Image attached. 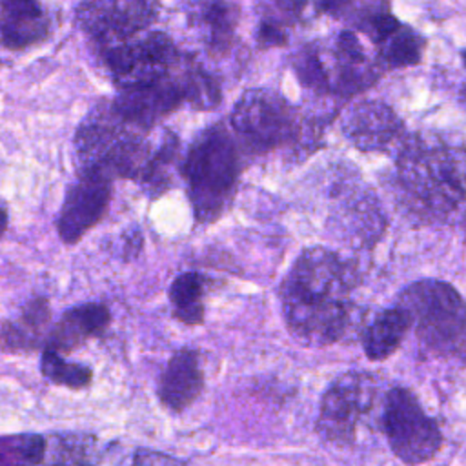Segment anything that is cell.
<instances>
[{
  "mask_svg": "<svg viewBox=\"0 0 466 466\" xmlns=\"http://www.w3.org/2000/svg\"><path fill=\"white\" fill-rule=\"evenodd\" d=\"M357 282V271L348 258L322 246L302 249L279 289L289 333L304 346L339 342L351 320Z\"/></svg>",
  "mask_w": 466,
  "mask_h": 466,
  "instance_id": "obj_1",
  "label": "cell"
},
{
  "mask_svg": "<svg viewBox=\"0 0 466 466\" xmlns=\"http://www.w3.org/2000/svg\"><path fill=\"white\" fill-rule=\"evenodd\" d=\"M395 182L413 215L446 220L466 204V147L435 135H411L400 142Z\"/></svg>",
  "mask_w": 466,
  "mask_h": 466,
  "instance_id": "obj_2",
  "label": "cell"
},
{
  "mask_svg": "<svg viewBox=\"0 0 466 466\" xmlns=\"http://www.w3.org/2000/svg\"><path fill=\"white\" fill-rule=\"evenodd\" d=\"M147 131L120 116L113 102L96 106L75 135L80 171H98L111 178H129L142 186L160 142L153 144L147 138Z\"/></svg>",
  "mask_w": 466,
  "mask_h": 466,
  "instance_id": "obj_3",
  "label": "cell"
},
{
  "mask_svg": "<svg viewBox=\"0 0 466 466\" xmlns=\"http://www.w3.org/2000/svg\"><path fill=\"white\" fill-rule=\"evenodd\" d=\"M180 169L195 220H218L235 197L240 175V155L233 137L222 126L204 129L189 146Z\"/></svg>",
  "mask_w": 466,
  "mask_h": 466,
  "instance_id": "obj_4",
  "label": "cell"
},
{
  "mask_svg": "<svg viewBox=\"0 0 466 466\" xmlns=\"http://www.w3.org/2000/svg\"><path fill=\"white\" fill-rule=\"evenodd\" d=\"M419 344L439 359H466V300L448 282L422 279L406 286L399 297Z\"/></svg>",
  "mask_w": 466,
  "mask_h": 466,
  "instance_id": "obj_5",
  "label": "cell"
},
{
  "mask_svg": "<svg viewBox=\"0 0 466 466\" xmlns=\"http://www.w3.org/2000/svg\"><path fill=\"white\" fill-rule=\"evenodd\" d=\"M293 67L306 87L339 96L366 89L380 75L379 64L368 56L351 29L340 31L331 42L306 46L297 53Z\"/></svg>",
  "mask_w": 466,
  "mask_h": 466,
  "instance_id": "obj_6",
  "label": "cell"
},
{
  "mask_svg": "<svg viewBox=\"0 0 466 466\" xmlns=\"http://www.w3.org/2000/svg\"><path fill=\"white\" fill-rule=\"evenodd\" d=\"M382 431L393 455L408 464L419 466L431 461L441 446L442 433L419 399L402 386H393L382 399Z\"/></svg>",
  "mask_w": 466,
  "mask_h": 466,
  "instance_id": "obj_7",
  "label": "cell"
},
{
  "mask_svg": "<svg viewBox=\"0 0 466 466\" xmlns=\"http://www.w3.org/2000/svg\"><path fill=\"white\" fill-rule=\"evenodd\" d=\"M379 400L377 379L364 371L339 375L322 393L317 417L319 435L335 446H350Z\"/></svg>",
  "mask_w": 466,
  "mask_h": 466,
  "instance_id": "obj_8",
  "label": "cell"
},
{
  "mask_svg": "<svg viewBox=\"0 0 466 466\" xmlns=\"http://www.w3.org/2000/svg\"><path fill=\"white\" fill-rule=\"evenodd\" d=\"M231 127L255 153L291 144L300 135L295 109L269 89L246 91L231 113Z\"/></svg>",
  "mask_w": 466,
  "mask_h": 466,
  "instance_id": "obj_9",
  "label": "cell"
},
{
  "mask_svg": "<svg viewBox=\"0 0 466 466\" xmlns=\"http://www.w3.org/2000/svg\"><path fill=\"white\" fill-rule=\"evenodd\" d=\"M104 56L120 89L164 78L180 60L173 40L158 31L138 33L122 42L106 46Z\"/></svg>",
  "mask_w": 466,
  "mask_h": 466,
  "instance_id": "obj_10",
  "label": "cell"
},
{
  "mask_svg": "<svg viewBox=\"0 0 466 466\" xmlns=\"http://www.w3.org/2000/svg\"><path fill=\"white\" fill-rule=\"evenodd\" d=\"M157 13V0H84L76 9V20L106 47L147 29Z\"/></svg>",
  "mask_w": 466,
  "mask_h": 466,
  "instance_id": "obj_11",
  "label": "cell"
},
{
  "mask_svg": "<svg viewBox=\"0 0 466 466\" xmlns=\"http://www.w3.org/2000/svg\"><path fill=\"white\" fill-rule=\"evenodd\" d=\"M113 193V178L98 171H78L62 202L56 231L64 244H76L104 217Z\"/></svg>",
  "mask_w": 466,
  "mask_h": 466,
  "instance_id": "obj_12",
  "label": "cell"
},
{
  "mask_svg": "<svg viewBox=\"0 0 466 466\" xmlns=\"http://www.w3.org/2000/svg\"><path fill=\"white\" fill-rule=\"evenodd\" d=\"M342 131L360 151H386L404 140L400 118L380 100L353 104L342 118Z\"/></svg>",
  "mask_w": 466,
  "mask_h": 466,
  "instance_id": "obj_13",
  "label": "cell"
},
{
  "mask_svg": "<svg viewBox=\"0 0 466 466\" xmlns=\"http://www.w3.org/2000/svg\"><path fill=\"white\" fill-rule=\"evenodd\" d=\"M180 104H184V95L173 73L149 84L124 87L113 100V107L120 116L144 129H151Z\"/></svg>",
  "mask_w": 466,
  "mask_h": 466,
  "instance_id": "obj_14",
  "label": "cell"
},
{
  "mask_svg": "<svg viewBox=\"0 0 466 466\" xmlns=\"http://www.w3.org/2000/svg\"><path fill=\"white\" fill-rule=\"evenodd\" d=\"M204 390L200 355L193 348L177 350L158 377L157 395L169 411L187 410Z\"/></svg>",
  "mask_w": 466,
  "mask_h": 466,
  "instance_id": "obj_15",
  "label": "cell"
},
{
  "mask_svg": "<svg viewBox=\"0 0 466 466\" xmlns=\"http://www.w3.org/2000/svg\"><path fill=\"white\" fill-rule=\"evenodd\" d=\"M111 322V311L102 302H82L62 313L51 326L46 346L56 353H69L89 339L100 337Z\"/></svg>",
  "mask_w": 466,
  "mask_h": 466,
  "instance_id": "obj_16",
  "label": "cell"
},
{
  "mask_svg": "<svg viewBox=\"0 0 466 466\" xmlns=\"http://www.w3.org/2000/svg\"><path fill=\"white\" fill-rule=\"evenodd\" d=\"M49 329V300L46 297H33L22 306L16 317L0 322V350L11 355L31 353L46 346Z\"/></svg>",
  "mask_w": 466,
  "mask_h": 466,
  "instance_id": "obj_17",
  "label": "cell"
},
{
  "mask_svg": "<svg viewBox=\"0 0 466 466\" xmlns=\"http://www.w3.org/2000/svg\"><path fill=\"white\" fill-rule=\"evenodd\" d=\"M319 9L340 20L350 29H359L377 44L399 20L391 15L390 0H319Z\"/></svg>",
  "mask_w": 466,
  "mask_h": 466,
  "instance_id": "obj_18",
  "label": "cell"
},
{
  "mask_svg": "<svg viewBox=\"0 0 466 466\" xmlns=\"http://www.w3.org/2000/svg\"><path fill=\"white\" fill-rule=\"evenodd\" d=\"M411 329L408 313L400 308H386L375 313L362 331V348L370 360H384L393 355Z\"/></svg>",
  "mask_w": 466,
  "mask_h": 466,
  "instance_id": "obj_19",
  "label": "cell"
},
{
  "mask_svg": "<svg viewBox=\"0 0 466 466\" xmlns=\"http://www.w3.org/2000/svg\"><path fill=\"white\" fill-rule=\"evenodd\" d=\"M238 7L228 0H200L189 13L191 24L204 35L213 51H224L238 22Z\"/></svg>",
  "mask_w": 466,
  "mask_h": 466,
  "instance_id": "obj_20",
  "label": "cell"
},
{
  "mask_svg": "<svg viewBox=\"0 0 466 466\" xmlns=\"http://www.w3.org/2000/svg\"><path fill=\"white\" fill-rule=\"evenodd\" d=\"M208 279L198 271H184L175 277L167 297L173 317L186 326H200L204 322Z\"/></svg>",
  "mask_w": 466,
  "mask_h": 466,
  "instance_id": "obj_21",
  "label": "cell"
},
{
  "mask_svg": "<svg viewBox=\"0 0 466 466\" xmlns=\"http://www.w3.org/2000/svg\"><path fill=\"white\" fill-rule=\"evenodd\" d=\"M47 466H95L100 457L98 441L87 431L53 433L47 437Z\"/></svg>",
  "mask_w": 466,
  "mask_h": 466,
  "instance_id": "obj_22",
  "label": "cell"
},
{
  "mask_svg": "<svg viewBox=\"0 0 466 466\" xmlns=\"http://www.w3.org/2000/svg\"><path fill=\"white\" fill-rule=\"evenodd\" d=\"M49 35V22L42 9L0 13V38L11 49L42 42Z\"/></svg>",
  "mask_w": 466,
  "mask_h": 466,
  "instance_id": "obj_23",
  "label": "cell"
},
{
  "mask_svg": "<svg viewBox=\"0 0 466 466\" xmlns=\"http://www.w3.org/2000/svg\"><path fill=\"white\" fill-rule=\"evenodd\" d=\"M180 73L175 75L184 102L191 104L195 109H213L220 102V87L218 82L211 73H208L200 64H195L193 60H182L178 62Z\"/></svg>",
  "mask_w": 466,
  "mask_h": 466,
  "instance_id": "obj_24",
  "label": "cell"
},
{
  "mask_svg": "<svg viewBox=\"0 0 466 466\" xmlns=\"http://www.w3.org/2000/svg\"><path fill=\"white\" fill-rule=\"evenodd\" d=\"M379 60L390 67H406L420 60L424 38L404 24H397L384 38L375 44Z\"/></svg>",
  "mask_w": 466,
  "mask_h": 466,
  "instance_id": "obj_25",
  "label": "cell"
},
{
  "mask_svg": "<svg viewBox=\"0 0 466 466\" xmlns=\"http://www.w3.org/2000/svg\"><path fill=\"white\" fill-rule=\"evenodd\" d=\"M47 437L24 431L0 435V466H38L46 461Z\"/></svg>",
  "mask_w": 466,
  "mask_h": 466,
  "instance_id": "obj_26",
  "label": "cell"
},
{
  "mask_svg": "<svg viewBox=\"0 0 466 466\" xmlns=\"http://www.w3.org/2000/svg\"><path fill=\"white\" fill-rule=\"evenodd\" d=\"M40 371L49 382L71 390H84L93 382V371L89 366L64 360L60 353L49 348L42 350Z\"/></svg>",
  "mask_w": 466,
  "mask_h": 466,
  "instance_id": "obj_27",
  "label": "cell"
},
{
  "mask_svg": "<svg viewBox=\"0 0 466 466\" xmlns=\"http://www.w3.org/2000/svg\"><path fill=\"white\" fill-rule=\"evenodd\" d=\"M127 466H193L191 462L164 453V451H157V450H147V448H138L133 455Z\"/></svg>",
  "mask_w": 466,
  "mask_h": 466,
  "instance_id": "obj_28",
  "label": "cell"
},
{
  "mask_svg": "<svg viewBox=\"0 0 466 466\" xmlns=\"http://www.w3.org/2000/svg\"><path fill=\"white\" fill-rule=\"evenodd\" d=\"M257 40L262 47L286 44L288 42V33H286L284 24L279 22V20H273V18H264L258 25Z\"/></svg>",
  "mask_w": 466,
  "mask_h": 466,
  "instance_id": "obj_29",
  "label": "cell"
},
{
  "mask_svg": "<svg viewBox=\"0 0 466 466\" xmlns=\"http://www.w3.org/2000/svg\"><path fill=\"white\" fill-rule=\"evenodd\" d=\"M284 20H300L311 9L315 0H271Z\"/></svg>",
  "mask_w": 466,
  "mask_h": 466,
  "instance_id": "obj_30",
  "label": "cell"
},
{
  "mask_svg": "<svg viewBox=\"0 0 466 466\" xmlns=\"http://www.w3.org/2000/svg\"><path fill=\"white\" fill-rule=\"evenodd\" d=\"M36 0H0V13H13V11H25V9H38Z\"/></svg>",
  "mask_w": 466,
  "mask_h": 466,
  "instance_id": "obj_31",
  "label": "cell"
},
{
  "mask_svg": "<svg viewBox=\"0 0 466 466\" xmlns=\"http://www.w3.org/2000/svg\"><path fill=\"white\" fill-rule=\"evenodd\" d=\"M7 224H9V213H7V208L4 206V202H0V238L7 229Z\"/></svg>",
  "mask_w": 466,
  "mask_h": 466,
  "instance_id": "obj_32",
  "label": "cell"
},
{
  "mask_svg": "<svg viewBox=\"0 0 466 466\" xmlns=\"http://www.w3.org/2000/svg\"><path fill=\"white\" fill-rule=\"evenodd\" d=\"M464 64H466V53H464Z\"/></svg>",
  "mask_w": 466,
  "mask_h": 466,
  "instance_id": "obj_33",
  "label": "cell"
}]
</instances>
